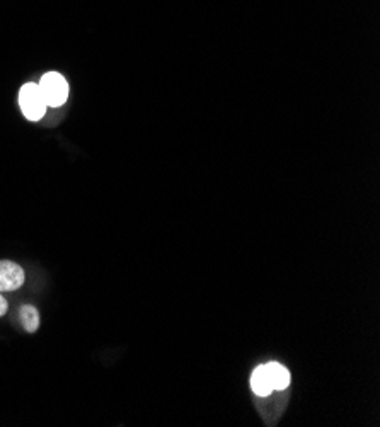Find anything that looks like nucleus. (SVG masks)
<instances>
[{"label":"nucleus","instance_id":"obj_1","mask_svg":"<svg viewBox=\"0 0 380 427\" xmlns=\"http://www.w3.org/2000/svg\"><path fill=\"white\" fill-rule=\"evenodd\" d=\"M38 87H40L48 108H62L69 99V82L58 72H46L38 82Z\"/></svg>","mask_w":380,"mask_h":427},{"label":"nucleus","instance_id":"obj_2","mask_svg":"<svg viewBox=\"0 0 380 427\" xmlns=\"http://www.w3.org/2000/svg\"><path fill=\"white\" fill-rule=\"evenodd\" d=\"M18 103L21 113L28 121H40L43 120L48 106L45 103V97L41 94L40 87L35 82H26L19 91Z\"/></svg>","mask_w":380,"mask_h":427},{"label":"nucleus","instance_id":"obj_3","mask_svg":"<svg viewBox=\"0 0 380 427\" xmlns=\"http://www.w3.org/2000/svg\"><path fill=\"white\" fill-rule=\"evenodd\" d=\"M24 285V271L11 261H0V293L14 291Z\"/></svg>","mask_w":380,"mask_h":427},{"label":"nucleus","instance_id":"obj_4","mask_svg":"<svg viewBox=\"0 0 380 427\" xmlns=\"http://www.w3.org/2000/svg\"><path fill=\"white\" fill-rule=\"evenodd\" d=\"M264 368L269 382L273 385V390H285V388H289L290 373L285 366L278 365V363H268Z\"/></svg>","mask_w":380,"mask_h":427},{"label":"nucleus","instance_id":"obj_5","mask_svg":"<svg viewBox=\"0 0 380 427\" xmlns=\"http://www.w3.org/2000/svg\"><path fill=\"white\" fill-rule=\"evenodd\" d=\"M251 388L257 397H268L269 393L273 392V385L269 382L264 366H257L256 370L252 371Z\"/></svg>","mask_w":380,"mask_h":427},{"label":"nucleus","instance_id":"obj_6","mask_svg":"<svg viewBox=\"0 0 380 427\" xmlns=\"http://www.w3.org/2000/svg\"><path fill=\"white\" fill-rule=\"evenodd\" d=\"M19 320H21V324H23L24 331L29 334L36 332L38 327H40V314H38L36 308L31 305L21 307Z\"/></svg>","mask_w":380,"mask_h":427},{"label":"nucleus","instance_id":"obj_7","mask_svg":"<svg viewBox=\"0 0 380 427\" xmlns=\"http://www.w3.org/2000/svg\"><path fill=\"white\" fill-rule=\"evenodd\" d=\"M7 307H9L7 305V300L2 297V293H0V317H4L7 314Z\"/></svg>","mask_w":380,"mask_h":427}]
</instances>
